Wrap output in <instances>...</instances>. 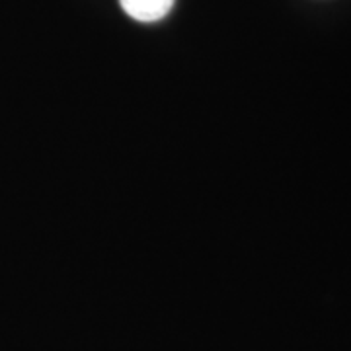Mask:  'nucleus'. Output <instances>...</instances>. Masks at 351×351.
<instances>
[{"label": "nucleus", "instance_id": "nucleus-1", "mask_svg": "<svg viewBox=\"0 0 351 351\" xmlns=\"http://www.w3.org/2000/svg\"><path fill=\"white\" fill-rule=\"evenodd\" d=\"M127 16L137 22H156L172 10L174 0H119Z\"/></svg>", "mask_w": 351, "mask_h": 351}]
</instances>
